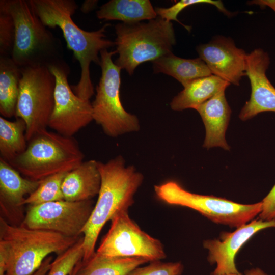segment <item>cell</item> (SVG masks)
<instances>
[{
    "mask_svg": "<svg viewBox=\"0 0 275 275\" xmlns=\"http://www.w3.org/2000/svg\"><path fill=\"white\" fill-rule=\"evenodd\" d=\"M35 13L46 26L59 28L63 32L68 48L71 50L81 67L79 80L71 88L79 97L90 100L94 95V87L90 74L92 62L100 65L101 50L115 46L106 38L105 33L109 23L100 29L86 31L73 21L72 16L78 9L74 0H28Z\"/></svg>",
    "mask_w": 275,
    "mask_h": 275,
    "instance_id": "obj_1",
    "label": "cell"
},
{
    "mask_svg": "<svg viewBox=\"0 0 275 275\" xmlns=\"http://www.w3.org/2000/svg\"><path fill=\"white\" fill-rule=\"evenodd\" d=\"M101 176L97 201L82 233L84 257L86 262L95 253L99 235L107 222L117 213L128 210L134 203V196L141 185L144 177L134 166H127L119 155L106 163L98 161Z\"/></svg>",
    "mask_w": 275,
    "mask_h": 275,
    "instance_id": "obj_2",
    "label": "cell"
},
{
    "mask_svg": "<svg viewBox=\"0 0 275 275\" xmlns=\"http://www.w3.org/2000/svg\"><path fill=\"white\" fill-rule=\"evenodd\" d=\"M0 8L12 16L15 23L11 58L19 66L49 68L65 61L61 40L47 29L28 1L1 0Z\"/></svg>",
    "mask_w": 275,
    "mask_h": 275,
    "instance_id": "obj_3",
    "label": "cell"
},
{
    "mask_svg": "<svg viewBox=\"0 0 275 275\" xmlns=\"http://www.w3.org/2000/svg\"><path fill=\"white\" fill-rule=\"evenodd\" d=\"M79 238L12 225L1 216L0 247L8 258L5 275H32L50 254L64 253Z\"/></svg>",
    "mask_w": 275,
    "mask_h": 275,
    "instance_id": "obj_4",
    "label": "cell"
},
{
    "mask_svg": "<svg viewBox=\"0 0 275 275\" xmlns=\"http://www.w3.org/2000/svg\"><path fill=\"white\" fill-rule=\"evenodd\" d=\"M115 29L118 57L114 63L130 75L140 64L172 52L176 43L172 23L158 16L147 22L119 23Z\"/></svg>",
    "mask_w": 275,
    "mask_h": 275,
    "instance_id": "obj_5",
    "label": "cell"
},
{
    "mask_svg": "<svg viewBox=\"0 0 275 275\" xmlns=\"http://www.w3.org/2000/svg\"><path fill=\"white\" fill-rule=\"evenodd\" d=\"M84 158V154L72 137L44 129L28 142L23 153L8 163L27 178L39 181L71 171L78 167Z\"/></svg>",
    "mask_w": 275,
    "mask_h": 275,
    "instance_id": "obj_6",
    "label": "cell"
},
{
    "mask_svg": "<svg viewBox=\"0 0 275 275\" xmlns=\"http://www.w3.org/2000/svg\"><path fill=\"white\" fill-rule=\"evenodd\" d=\"M116 50L100 52L101 75L92 102L93 118L108 136L116 138L140 129L138 117L126 111L120 98L121 68L113 62Z\"/></svg>",
    "mask_w": 275,
    "mask_h": 275,
    "instance_id": "obj_7",
    "label": "cell"
},
{
    "mask_svg": "<svg viewBox=\"0 0 275 275\" xmlns=\"http://www.w3.org/2000/svg\"><path fill=\"white\" fill-rule=\"evenodd\" d=\"M21 71L15 117L24 121L28 142L49 125L54 105L56 81L46 67H21Z\"/></svg>",
    "mask_w": 275,
    "mask_h": 275,
    "instance_id": "obj_8",
    "label": "cell"
},
{
    "mask_svg": "<svg viewBox=\"0 0 275 275\" xmlns=\"http://www.w3.org/2000/svg\"><path fill=\"white\" fill-rule=\"evenodd\" d=\"M154 191L167 204L191 208L214 223L232 228L246 224L262 211V202L242 204L224 198L192 193L174 181L155 185Z\"/></svg>",
    "mask_w": 275,
    "mask_h": 275,
    "instance_id": "obj_9",
    "label": "cell"
},
{
    "mask_svg": "<svg viewBox=\"0 0 275 275\" xmlns=\"http://www.w3.org/2000/svg\"><path fill=\"white\" fill-rule=\"evenodd\" d=\"M110 228L96 251L98 254L118 257H143L150 262L166 257L161 242L141 229L128 210L116 214Z\"/></svg>",
    "mask_w": 275,
    "mask_h": 275,
    "instance_id": "obj_10",
    "label": "cell"
},
{
    "mask_svg": "<svg viewBox=\"0 0 275 275\" xmlns=\"http://www.w3.org/2000/svg\"><path fill=\"white\" fill-rule=\"evenodd\" d=\"M94 206L92 200L80 202L63 200L29 205L20 225L31 229L79 238Z\"/></svg>",
    "mask_w": 275,
    "mask_h": 275,
    "instance_id": "obj_11",
    "label": "cell"
},
{
    "mask_svg": "<svg viewBox=\"0 0 275 275\" xmlns=\"http://www.w3.org/2000/svg\"><path fill=\"white\" fill-rule=\"evenodd\" d=\"M48 68L56 81L54 105L48 126L61 135L72 137L93 120L92 103L77 96L69 86L70 70L65 61Z\"/></svg>",
    "mask_w": 275,
    "mask_h": 275,
    "instance_id": "obj_12",
    "label": "cell"
},
{
    "mask_svg": "<svg viewBox=\"0 0 275 275\" xmlns=\"http://www.w3.org/2000/svg\"><path fill=\"white\" fill-rule=\"evenodd\" d=\"M275 227V220H254L243 225L233 232H222L220 240H206L204 248L208 250V261L216 267L211 275L239 274L235 263V256L241 246L258 231Z\"/></svg>",
    "mask_w": 275,
    "mask_h": 275,
    "instance_id": "obj_13",
    "label": "cell"
},
{
    "mask_svg": "<svg viewBox=\"0 0 275 275\" xmlns=\"http://www.w3.org/2000/svg\"><path fill=\"white\" fill-rule=\"evenodd\" d=\"M197 51L212 74L230 84L239 86L242 77L246 75L248 54L230 38L217 37L198 46Z\"/></svg>",
    "mask_w": 275,
    "mask_h": 275,
    "instance_id": "obj_14",
    "label": "cell"
},
{
    "mask_svg": "<svg viewBox=\"0 0 275 275\" xmlns=\"http://www.w3.org/2000/svg\"><path fill=\"white\" fill-rule=\"evenodd\" d=\"M269 64V55L262 49H256L247 54L245 73L250 81L251 94L239 115L242 121L262 112H275V88L266 75Z\"/></svg>",
    "mask_w": 275,
    "mask_h": 275,
    "instance_id": "obj_15",
    "label": "cell"
},
{
    "mask_svg": "<svg viewBox=\"0 0 275 275\" xmlns=\"http://www.w3.org/2000/svg\"><path fill=\"white\" fill-rule=\"evenodd\" d=\"M39 181L21 177L20 173L8 162L0 158V206L3 214L13 218L21 213L25 196L38 187Z\"/></svg>",
    "mask_w": 275,
    "mask_h": 275,
    "instance_id": "obj_16",
    "label": "cell"
},
{
    "mask_svg": "<svg viewBox=\"0 0 275 275\" xmlns=\"http://www.w3.org/2000/svg\"><path fill=\"white\" fill-rule=\"evenodd\" d=\"M223 90L196 108L205 125L206 135L203 147L209 149L219 147L229 150L225 139L231 109Z\"/></svg>",
    "mask_w": 275,
    "mask_h": 275,
    "instance_id": "obj_17",
    "label": "cell"
},
{
    "mask_svg": "<svg viewBox=\"0 0 275 275\" xmlns=\"http://www.w3.org/2000/svg\"><path fill=\"white\" fill-rule=\"evenodd\" d=\"M101 182L98 161H83L64 178L62 185L64 200L71 202L92 200L98 195Z\"/></svg>",
    "mask_w": 275,
    "mask_h": 275,
    "instance_id": "obj_18",
    "label": "cell"
},
{
    "mask_svg": "<svg viewBox=\"0 0 275 275\" xmlns=\"http://www.w3.org/2000/svg\"><path fill=\"white\" fill-rule=\"evenodd\" d=\"M230 85L213 74L195 79L184 86L183 90L175 96L171 108L176 111L196 107Z\"/></svg>",
    "mask_w": 275,
    "mask_h": 275,
    "instance_id": "obj_19",
    "label": "cell"
},
{
    "mask_svg": "<svg viewBox=\"0 0 275 275\" xmlns=\"http://www.w3.org/2000/svg\"><path fill=\"white\" fill-rule=\"evenodd\" d=\"M153 71L172 76L184 87L189 81L212 75L206 63L200 58H181L172 52L152 62Z\"/></svg>",
    "mask_w": 275,
    "mask_h": 275,
    "instance_id": "obj_20",
    "label": "cell"
},
{
    "mask_svg": "<svg viewBox=\"0 0 275 275\" xmlns=\"http://www.w3.org/2000/svg\"><path fill=\"white\" fill-rule=\"evenodd\" d=\"M96 16L99 19L123 23L150 20L158 16L149 0H111L100 7Z\"/></svg>",
    "mask_w": 275,
    "mask_h": 275,
    "instance_id": "obj_21",
    "label": "cell"
},
{
    "mask_svg": "<svg viewBox=\"0 0 275 275\" xmlns=\"http://www.w3.org/2000/svg\"><path fill=\"white\" fill-rule=\"evenodd\" d=\"M149 262L143 257H109L95 252L88 260L81 261L75 275H127Z\"/></svg>",
    "mask_w": 275,
    "mask_h": 275,
    "instance_id": "obj_22",
    "label": "cell"
},
{
    "mask_svg": "<svg viewBox=\"0 0 275 275\" xmlns=\"http://www.w3.org/2000/svg\"><path fill=\"white\" fill-rule=\"evenodd\" d=\"M21 77V67L11 57L0 56V113L15 116Z\"/></svg>",
    "mask_w": 275,
    "mask_h": 275,
    "instance_id": "obj_23",
    "label": "cell"
},
{
    "mask_svg": "<svg viewBox=\"0 0 275 275\" xmlns=\"http://www.w3.org/2000/svg\"><path fill=\"white\" fill-rule=\"evenodd\" d=\"M25 130L22 119L11 121L0 117L1 158L10 162L25 151L28 145Z\"/></svg>",
    "mask_w": 275,
    "mask_h": 275,
    "instance_id": "obj_24",
    "label": "cell"
},
{
    "mask_svg": "<svg viewBox=\"0 0 275 275\" xmlns=\"http://www.w3.org/2000/svg\"><path fill=\"white\" fill-rule=\"evenodd\" d=\"M67 173H57L40 180L37 189L25 199L23 205H38L64 200L62 185Z\"/></svg>",
    "mask_w": 275,
    "mask_h": 275,
    "instance_id": "obj_25",
    "label": "cell"
},
{
    "mask_svg": "<svg viewBox=\"0 0 275 275\" xmlns=\"http://www.w3.org/2000/svg\"><path fill=\"white\" fill-rule=\"evenodd\" d=\"M84 239L78 240L51 262L46 275H69L84 257Z\"/></svg>",
    "mask_w": 275,
    "mask_h": 275,
    "instance_id": "obj_26",
    "label": "cell"
},
{
    "mask_svg": "<svg viewBox=\"0 0 275 275\" xmlns=\"http://www.w3.org/2000/svg\"><path fill=\"white\" fill-rule=\"evenodd\" d=\"M198 4L213 5L226 15L228 16L231 15V12H229L225 8L222 1L214 0H181L168 8L155 7V10L157 16L170 21L171 20L176 21L182 25L188 31H189L190 27L181 23L177 19V16L186 7Z\"/></svg>",
    "mask_w": 275,
    "mask_h": 275,
    "instance_id": "obj_27",
    "label": "cell"
},
{
    "mask_svg": "<svg viewBox=\"0 0 275 275\" xmlns=\"http://www.w3.org/2000/svg\"><path fill=\"white\" fill-rule=\"evenodd\" d=\"M15 36L13 17L7 11L0 8V56L12 57Z\"/></svg>",
    "mask_w": 275,
    "mask_h": 275,
    "instance_id": "obj_28",
    "label": "cell"
},
{
    "mask_svg": "<svg viewBox=\"0 0 275 275\" xmlns=\"http://www.w3.org/2000/svg\"><path fill=\"white\" fill-rule=\"evenodd\" d=\"M183 266L180 262H151L144 267H136L127 275H181Z\"/></svg>",
    "mask_w": 275,
    "mask_h": 275,
    "instance_id": "obj_29",
    "label": "cell"
},
{
    "mask_svg": "<svg viewBox=\"0 0 275 275\" xmlns=\"http://www.w3.org/2000/svg\"><path fill=\"white\" fill-rule=\"evenodd\" d=\"M262 211L259 214L260 219L275 220V185L262 201Z\"/></svg>",
    "mask_w": 275,
    "mask_h": 275,
    "instance_id": "obj_30",
    "label": "cell"
},
{
    "mask_svg": "<svg viewBox=\"0 0 275 275\" xmlns=\"http://www.w3.org/2000/svg\"><path fill=\"white\" fill-rule=\"evenodd\" d=\"M52 258L48 256L43 262L40 267L32 275H46L49 271Z\"/></svg>",
    "mask_w": 275,
    "mask_h": 275,
    "instance_id": "obj_31",
    "label": "cell"
},
{
    "mask_svg": "<svg viewBox=\"0 0 275 275\" xmlns=\"http://www.w3.org/2000/svg\"><path fill=\"white\" fill-rule=\"evenodd\" d=\"M98 2V1H85L80 7V11L85 14L90 12L96 7Z\"/></svg>",
    "mask_w": 275,
    "mask_h": 275,
    "instance_id": "obj_32",
    "label": "cell"
},
{
    "mask_svg": "<svg viewBox=\"0 0 275 275\" xmlns=\"http://www.w3.org/2000/svg\"><path fill=\"white\" fill-rule=\"evenodd\" d=\"M250 4H257L260 7L268 6L275 11V1H252L249 2Z\"/></svg>",
    "mask_w": 275,
    "mask_h": 275,
    "instance_id": "obj_33",
    "label": "cell"
},
{
    "mask_svg": "<svg viewBox=\"0 0 275 275\" xmlns=\"http://www.w3.org/2000/svg\"><path fill=\"white\" fill-rule=\"evenodd\" d=\"M226 275H242L241 273L239 274H228ZM245 275H268L264 272L259 268H253L247 270L245 272Z\"/></svg>",
    "mask_w": 275,
    "mask_h": 275,
    "instance_id": "obj_34",
    "label": "cell"
},
{
    "mask_svg": "<svg viewBox=\"0 0 275 275\" xmlns=\"http://www.w3.org/2000/svg\"><path fill=\"white\" fill-rule=\"evenodd\" d=\"M81 261L79 262L74 267L72 271L69 275H75L77 270L78 269Z\"/></svg>",
    "mask_w": 275,
    "mask_h": 275,
    "instance_id": "obj_35",
    "label": "cell"
}]
</instances>
